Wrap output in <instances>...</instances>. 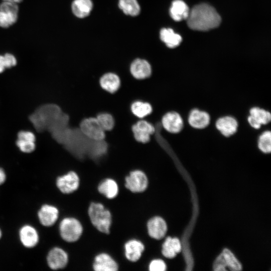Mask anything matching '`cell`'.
<instances>
[{
	"instance_id": "cell-20",
	"label": "cell",
	"mask_w": 271,
	"mask_h": 271,
	"mask_svg": "<svg viewBox=\"0 0 271 271\" xmlns=\"http://www.w3.org/2000/svg\"><path fill=\"white\" fill-rule=\"evenodd\" d=\"M93 268L95 271H116L118 265L109 255L101 253L95 256Z\"/></svg>"
},
{
	"instance_id": "cell-4",
	"label": "cell",
	"mask_w": 271,
	"mask_h": 271,
	"mask_svg": "<svg viewBox=\"0 0 271 271\" xmlns=\"http://www.w3.org/2000/svg\"><path fill=\"white\" fill-rule=\"evenodd\" d=\"M60 234L65 241L73 242L79 239L83 232L80 221L75 218H64L59 225Z\"/></svg>"
},
{
	"instance_id": "cell-32",
	"label": "cell",
	"mask_w": 271,
	"mask_h": 271,
	"mask_svg": "<svg viewBox=\"0 0 271 271\" xmlns=\"http://www.w3.org/2000/svg\"><path fill=\"white\" fill-rule=\"evenodd\" d=\"M96 119L101 127L104 131L111 130L114 126L113 116L108 113H101L96 116Z\"/></svg>"
},
{
	"instance_id": "cell-5",
	"label": "cell",
	"mask_w": 271,
	"mask_h": 271,
	"mask_svg": "<svg viewBox=\"0 0 271 271\" xmlns=\"http://www.w3.org/2000/svg\"><path fill=\"white\" fill-rule=\"evenodd\" d=\"M80 130L87 139L93 141H103L105 138V131L96 117L83 119L80 123Z\"/></svg>"
},
{
	"instance_id": "cell-24",
	"label": "cell",
	"mask_w": 271,
	"mask_h": 271,
	"mask_svg": "<svg viewBox=\"0 0 271 271\" xmlns=\"http://www.w3.org/2000/svg\"><path fill=\"white\" fill-rule=\"evenodd\" d=\"M92 7L93 4L91 0H74L71 6L73 14L79 18L88 16Z\"/></svg>"
},
{
	"instance_id": "cell-10",
	"label": "cell",
	"mask_w": 271,
	"mask_h": 271,
	"mask_svg": "<svg viewBox=\"0 0 271 271\" xmlns=\"http://www.w3.org/2000/svg\"><path fill=\"white\" fill-rule=\"evenodd\" d=\"M135 140L142 143L150 141V136L155 131L153 125L145 120H141L134 124L131 127Z\"/></svg>"
},
{
	"instance_id": "cell-35",
	"label": "cell",
	"mask_w": 271,
	"mask_h": 271,
	"mask_svg": "<svg viewBox=\"0 0 271 271\" xmlns=\"http://www.w3.org/2000/svg\"><path fill=\"white\" fill-rule=\"evenodd\" d=\"M7 68L6 60L4 55H0V73L3 72Z\"/></svg>"
},
{
	"instance_id": "cell-22",
	"label": "cell",
	"mask_w": 271,
	"mask_h": 271,
	"mask_svg": "<svg viewBox=\"0 0 271 271\" xmlns=\"http://www.w3.org/2000/svg\"><path fill=\"white\" fill-rule=\"evenodd\" d=\"M99 84L104 90L113 93L118 90L120 86L118 76L113 73H107L103 75L99 80Z\"/></svg>"
},
{
	"instance_id": "cell-31",
	"label": "cell",
	"mask_w": 271,
	"mask_h": 271,
	"mask_svg": "<svg viewBox=\"0 0 271 271\" xmlns=\"http://www.w3.org/2000/svg\"><path fill=\"white\" fill-rule=\"evenodd\" d=\"M259 150L265 154L271 151V132L269 130L263 131L259 136L257 142Z\"/></svg>"
},
{
	"instance_id": "cell-1",
	"label": "cell",
	"mask_w": 271,
	"mask_h": 271,
	"mask_svg": "<svg viewBox=\"0 0 271 271\" xmlns=\"http://www.w3.org/2000/svg\"><path fill=\"white\" fill-rule=\"evenodd\" d=\"M38 132L48 130L51 133L67 127L69 117L54 104H46L38 107L29 117Z\"/></svg>"
},
{
	"instance_id": "cell-11",
	"label": "cell",
	"mask_w": 271,
	"mask_h": 271,
	"mask_svg": "<svg viewBox=\"0 0 271 271\" xmlns=\"http://www.w3.org/2000/svg\"><path fill=\"white\" fill-rule=\"evenodd\" d=\"M162 124L166 130L172 133L180 132L184 125L182 117L175 111H169L165 114L162 118Z\"/></svg>"
},
{
	"instance_id": "cell-8",
	"label": "cell",
	"mask_w": 271,
	"mask_h": 271,
	"mask_svg": "<svg viewBox=\"0 0 271 271\" xmlns=\"http://www.w3.org/2000/svg\"><path fill=\"white\" fill-rule=\"evenodd\" d=\"M56 185L62 193L70 194L78 189L79 178L75 172L70 171L57 179Z\"/></svg>"
},
{
	"instance_id": "cell-17",
	"label": "cell",
	"mask_w": 271,
	"mask_h": 271,
	"mask_svg": "<svg viewBox=\"0 0 271 271\" xmlns=\"http://www.w3.org/2000/svg\"><path fill=\"white\" fill-rule=\"evenodd\" d=\"M149 235L152 238L160 239L166 233L167 227L165 221L159 216L151 218L147 223Z\"/></svg>"
},
{
	"instance_id": "cell-18",
	"label": "cell",
	"mask_w": 271,
	"mask_h": 271,
	"mask_svg": "<svg viewBox=\"0 0 271 271\" xmlns=\"http://www.w3.org/2000/svg\"><path fill=\"white\" fill-rule=\"evenodd\" d=\"M130 72L134 78L144 79L150 76L152 73V68L147 60L138 58L131 63Z\"/></svg>"
},
{
	"instance_id": "cell-7",
	"label": "cell",
	"mask_w": 271,
	"mask_h": 271,
	"mask_svg": "<svg viewBox=\"0 0 271 271\" xmlns=\"http://www.w3.org/2000/svg\"><path fill=\"white\" fill-rule=\"evenodd\" d=\"M148 185V178L141 170L131 171L125 179V187L133 193L143 192L146 190Z\"/></svg>"
},
{
	"instance_id": "cell-29",
	"label": "cell",
	"mask_w": 271,
	"mask_h": 271,
	"mask_svg": "<svg viewBox=\"0 0 271 271\" xmlns=\"http://www.w3.org/2000/svg\"><path fill=\"white\" fill-rule=\"evenodd\" d=\"M119 8L127 15L136 16L140 12V7L137 0H119Z\"/></svg>"
},
{
	"instance_id": "cell-16",
	"label": "cell",
	"mask_w": 271,
	"mask_h": 271,
	"mask_svg": "<svg viewBox=\"0 0 271 271\" xmlns=\"http://www.w3.org/2000/svg\"><path fill=\"white\" fill-rule=\"evenodd\" d=\"M188 121L193 128L203 129L209 124L210 116L206 111L195 108L190 111Z\"/></svg>"
},
{
	"instance_id": "cell-14",
	"label": "cell",
	"mask_w": 271,
	"mask_h": 271,
	"mask_svg": "<svg viewBox=\"0 0 271 271\" xmlns=\"http://www.w3.org/2000/svg\"><path fill=\"white\" fill-rule=\"evenodd\" d=\"M238 122L233 117L224 116L219 118L216 121L217 129L225 137L234 134L238 128Z\"/></svg>"
},
{
	"instance_id": "cell-9",
	"label": "cell",
	"mask_w": 271,
	"mask_h": 271,
	"mask_svg": "<svg viewBox=\"0 0 271 271\" xmlns=\"http://www.w3.org/2000/svg\"><path fill=\"white\" fill-rule=\"evenodd\" d=\"M231 270H239L241 266L234 255L227 249H225L216 259L214 264L215 270H225V267Z\"/></svg>"
},
{
	"instance_id": "cell-15",
	"label": "cell",
	"mask_w": 271,
	"mask_h": 271,
	"mask_svg": "<svg viewBox=\"0 0 271 271\" xmlns=\"http://www.w3.org/2000/svg\"><path fill=\"white\" fill-rule=\"evenodd\" d=\"M35 141L36 137L33 132L28 130H21L18 133L16 145L22 152L30 153L35 149Z\"/></svg>"
},
{
	"instance_id": "cell-13",
	"label": "cell",
	"mask_w": 271,
	"mask_h": 271,
	"mask_svg": "<svg viewBox=\"0 0 271 271\" xmlns=\"http://www.w3.org/2000/svg\"><path fill=\"white\" fill-rule=\"evenodd\" d=\"M40 222L46 227H50L55 224L59 216L58 209L55 206L43 205L38 213Z\"/></svg>"
},
{
	"instance_id": "cell-23",
	"label": "cell",
	"mask_w": 271,
	"mask_h": 271,
	"mask_svg": "<svg viewBox=\"0 0 271 271\" xmlns=\"http://www.w3.org/2000/svg\"><path fill=\"white\" fill-rule=\"evenodd\" d=\"M190 10L186 4L182 0L173 2L170 9L171 18L176 21L187 20Z\"/></svg>"
},
{
	"instance_id": "cell-37",
	"label": "cell",
	"mask_w": 271,
	"mask_h": 271,
	"mask_svg": "<svg viewBox=\"0 0 271 271\" xmlns=\"http://www.w3.org/2000/svg\"><path fill=\"white\" fill-rule=\"evenodd\" d=\"M3 1L10 2L18 4L22 1V0H2Z\"/></svg>"
},
{
	"instance_id": "cell-33",
	"label": "cell",
	"mask_w": 271,
	"mask_h": 271,
	"mask_svg": "<svg viewBox=\"0 0 271 271\" xmlns=\"http://www.w3.org/2000/svg\"><path fill=\"white\" fill-rule=\"evenodd\" d=\"M149 269L150 271H164L166 269V265L162 260L154 259L150 262Z\"/></svg>"
},
{
	"instance_id": "cell-12",
	"label": "cell",
	"mask_w": 271,
	"mask_h": 271,
	"mask_svg": "<svg viewBox=\"0 0 271 271\" xmlns=\"http://www.w3.org/2000/svg\"><path fill=\"white\" fill-rule=\"evenodd\" d=\"M47 261L49 267L53 270L64 268L68 261L67 253L62 248L54 247L49 252Z\"/></svg>"
},
{
	"instance_id": "cell-3",
	"label": "cell",
	"mask_w": 271,
	"mask_h": 271,
	"mask_svg": "<svg viewBox=\"0 0 271 271\" xmlns=\"http://www.w3.org/2000/svg\"><path fill=\"white\" fill-rule=\"evenodd\" d=\"M88 214L92 225L100 232L107 234L110 232L111 215L108 210L100 203H91Z\"/></svg>"
},
{
	"instance_id": "cell-26",
	"label": "cell",
	"mask_w": 271,
	"mask_h": 271,
	"mask_svg": "<svg viewBox=\"0 0 271 271\" xmlns=\"http://www.w3.org/2000/svg\"><path fill=\"white\" fill-rule=\"evenodd\" d=\"M181 249L180 241L178 238L168 237L163 244L162 252L164 256L173 258Z\"/></svg>"
},
{
	"instance_id": "cell-6",
	"label": "cell",
	"mask_w": 271,
	"mask_h": 271,
	"mask_svg": "<svg viewBox=\"0 0 271 271\" xmlns=\"http://www.w3.org/2000/svg\"><path fill=\"white\" fill-rule=\"evenodd\" d=\"M17 4L3 1L0 4V27L7 28L15 23L18 17Z\"/></svg>"
},
{
	"instance_id": "cell-25",
	"label": "cell",
	"mask_w": 271,
	"mask_h": 271,
	"mask_svg": "<svg viewBox=\"0 0 271 271\" xmlns=\"http://www.w3.org/2000/svg\"><path fill=\"white\" fill-rule=\"evenodd\" d=\"M99 192L108 199L114 198L118 194V187L116 182L110 178L106 179L98 186Z\"/></svg>"
},
{
	"instance_id": "cell-34",
	"label": "cell",
	"mask_w": 271,
	"mask_h": 271,
	"mask_svg": "<svg viewBox=\"0 0 271 271\" xmlns=\"http://www.w3.org/2000/svg\"><path fill=\"white\" fill-rule=\"evenodd\" d=\"M4 56L6 60L7 68H10L16 65L17 61L14 55L10 53H6Z\"/></svg>"
},
{
	"instance_id": "cell-2",
	"label": "cell",
	"mask_w": 271,
	"mask_h": 271,
	"mask_svg": "<svg viewBox=\"0 0 271 271\" xmlns=\"http://www.w3.org/2000/svg\"><path fill=\"white\" fill-rule=\"evenodd\" d=\"M187 21L190 29L206 31L219 26L221 17L213 7L207 4H201L190 10Z\"/></svg>"
},
{
	"instance_id": "cell-28",
	"label": "cell",
	"mask_w": 271,
	"mask_h": 271,
	"mask_svg": "<svg viewBox=\"0 0 271 271\" xmlns=\"http://www.w3.org/2000/svg\"><path fill=\"white\" fill-rule=\"evenodd\" d=\"M132 113L137 117L142 118L151 113L153 110L150 103L142 101L133 102L130 106Z\"/></svg>"
},
{
	"instance_id": "cell-21",
	"label": "cell",
	"mask_w": 271,
	"mask_h": 271,
	"mask_svg": "<svg viewBox=\"0 0 271 271\" xmlns=\"http://www.w3.org/2000/svg\"><path fill=\"white\" fill-rule=\"evenodd\" d=\"M124 247L126 258L132 262L137 261L140 258L145 249L142 242L136 239L127 241Z\"/></svg>"
},
{
	"instance_id": "cell-19",
	"label": "cell",
	"mask_w": 271,
	"mask_h": 271,
	"mask_svg": "<svg viewBox=\"0 0 271 271\" xmlns=\"http://www.w3.org/2000/svg\"><path fill=\"white\" fill-rule=\"evenodd\" d=\"M20 239L23 245L27 248L35 247L39 242V235L33 226L26 225L21 227L19 231Z\"/></svg>"
},
{
	"instance_id": "cell-36",
	"label": "cell",
	"mask_w": 271,
	"mask_h": 271,
	"mask_svg": "<svg viewBox=\"0 0 271 271\" xmlns=\"http://www.w3.org/2000/svg\"><path fill=\"white\" fill-rule=\"evenodd\" d=\"M6 180V175L4 170L0 167V185L4 183Z\"/></svg>"
},
{
	"instance_id": "cell-30",
	"label": "cell",
	"mask_w": 271,
	"mask_h": 271,
	"mask_svg": "<svg viewBox=\"0 0 271 271\" xmlns=\"http://www.w3.org/2000/svg\"><path fill=\"white\" fill-rule=\"evenodd\" d=\"M249 115L261 125L266 124L271 120L270 113L258 107H252L249 110Z\"/></svg>"
},
{
	"instance_id": "cell-38",
	"label": "cell",
	"mask_w": 271,
	"mask_h": 271,
	"mask_svg": "<svg viewBox=\"0 0 271 271\" xmlns=\"http://www.w3.org/2000/svg\"><path fill=\"white\" fill-rule=\"evenodd\" d=\"M2 231H1V230L0 229V238H1V237H2Z\"/></svg>"
},
{
	"instance_id": "cell-27",
	"label": "cell",
	"mask_w": 271,
	"mask_h": 271,
	"mask_svg": "<svg viewBox=\"0 0 271 271\" xmlns=\"http://www.w3.org/2000/svg\"><path fill=\"white\" fill-rule=\"evenodd\" d=\"M161 40L170 48H174L179 45L182 41V37L170 28H163L160 33Z\"/></svg>"
}]
</instances>
